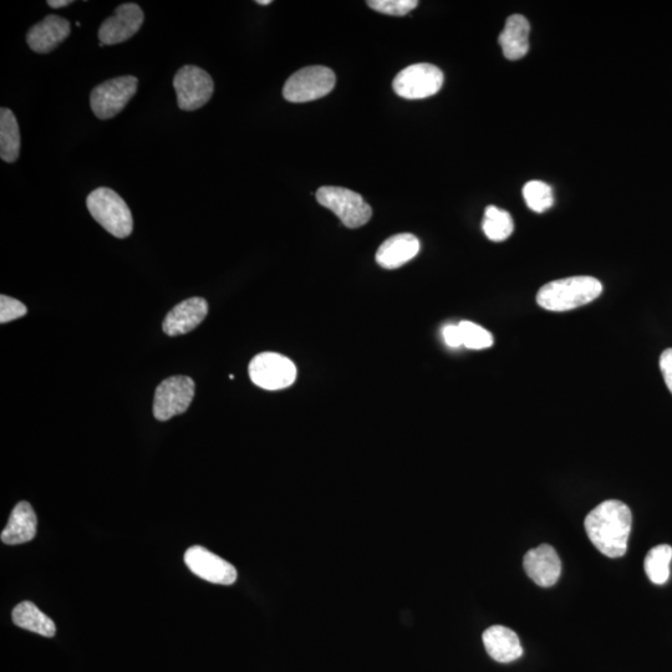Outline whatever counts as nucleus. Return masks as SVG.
Wrapping results in <instances>:
<instances>
[{
	"label": "nucleus",
	"mask_w": 672,
	"mask_h": 672,
	"mask_svg": "<svg viewBox=\"0 0 672 672\" xmlns=\"http://www.w3.org/2000/svg\"><path fill=\"white\" fill-rule=\"evenodd\" d=\"M633 516L625 503L609 500L600 503L585 517V532L590 542L604 556L623 557L628 551V541Z\"/></svg>",
	"instance_id": "f257e3e1"
},
{
	"label": "nucleus",
	"mask_w": 672,
	"mask_h": 672,
	"mask_svg": "<svg viewBox=\"0 0 672 672\" xmlns=\"http://www.w3.org/2000/svg\"><path fill=\"white\" fill-rule=\"evenodd\" d=\"M602 292L603 285L597 278L570 277L543 285L537 294V303L549 312H569L594 302Z\"/></svg>",
	"instance_id": "f03ea898"
},
{
	"label": "nucleus",
	"mask_w": 672,
	"mask_h": 672,
	"mask_svg": "<svg viewBox=\"0 0 672 672\" xmlns=\"http://www.w3.org/2000/svg\"><path fill=\"white\" fill-rule=\"evenodd\" d=\"M86 206L91 217L116 238H127L134 229V220L126 202L110 188L100 187L90 193Z\"/></svg>",
	"instance_id": "7ed1b4c3"
},
{
	"label": "nucleus",
	"mask_w": 672,
	"mask_h": 672,
	"mask_svg": "<svg viewBox=\"0 0 672 672\" xmlns=\"http://www.w3.org/2000/svg\"><path fill=\"white\" fill-rule=\"evenodd\" d=\"M334 71L325 66H308L294 73L283 88L284 99L289 103H309L324 98L335 88Z\"/></svg>",
	"instance_id": "20e7f679"
},
{
	"label": "nucleus",
	"mask_w": 672,
	"mask_h": 672,
	"mask_svg": "<svg viewBox=\"0 0 672 672\" xmlns=\"http://www.w3.org/2000/svg\"><path fill=\"white\" fill-rule=\"evenodd\" d=\"M317 200L320 205L338 216L348 228L363 227L373 216V210L364 198L348 188L333 186L319 188Z\"/></svg>",
	"instance_id": "39448f33"
},
{
	"label": "nucleus",
	"mask_w": 672,
	"mask_h": 672,
	"mask_svg": "<svg viewBox=\"0 0 672 672\" xmlns=\"http://www.w3.org/2000/svg\"><path fill=\"white\" fill-rule=\"evenodd\" d=\"M249 378L258 388L278 391L289 388L297 380V366L287 356L262 353L249 364Z\"/></svg>",
	"instance_id": "423d86ee"
},
{
	"label": "nucleus",
	"mask_w": 672,
	"mask_h": 672,
	"mask_svg": "<svg viewBox=\"0 0 672 672\" xmlns=\"http://www.w3.org/2000/svg\"><path fill=\"white\" fill-rule=\"evenodd\" d=\"M444 80V73L437 66L427 63L414 64L396 75L392 88L401 98L420 100L439 93Z\"/></svg>",
	"instance_id": "0eeeda50"
},
{
	"label": "nucleus",
	"mask_w": 672,
	"mask_h": 672,
	"mask_svg": "<svg viewBox=\"0 0 672 672\" xmlns=\"http://www.w3.org/2000/svg\"><path fill=\"white\" fill-rule=\"evenodd\" d=\"M137 85H139V80L131 75L105 81L96 86L91 93V110L100 120L112 119L119 115L134 98Z\"/></svg>",
	"instance_id": "6e6552de"
},
{
	"label": "nucleus",
	"mask_w": 672,
	"mask_h": 672,
	"mask_svg": "<svg viewBox=\"0 0 672 672\" xmlns=\"http://www.w3.org/2000/svg\"><path fill=\"white\" fill-rule=\"evenodd\" d=\"M173 88L177 94L178 108L195 111L211 100L215 84L207 71L195 65H186L177 71Z\"/></svg>",
	"instance_id": "1a4fd4ad"
},
{
	"label": "nucleus",
	"mask_w": 672,
	"mask_h": 672,
	"mask_svg": "<svg viewBox=\"0 0 672 672\" xmlns=\"http://www.w3.org/2000/svg\"><path fill=\"white\" fill-rule=\"evenodd\" d=\"M195 381L188 376H172L157 386L154 400V415L159 421H167L186 412L195 397Z\"/></svg>",
	"instance_id": "9d476101"
},
{
	"label": "nucleus",
	"mask_w": 672,
	"mask_h": 672,
	"mask_svg": "<svg viewBox=\"0 0 672 672\" xmlns=\"http://www.w3.org/2000/svg\"><path fill=\"white\" fill-rule=\"evenodd\" d=\"M185 563L193 574L207 582L220 585H232L237 582V569L227 560L201 546L188 549Z\"/></svg>",
	"instance_id": "9b49d317"
},
{
	"label": "nucleus",
	"mask_w": 672,
	"mask_h": 672,
	"mask_svg": "<svg viewBox=\"0 0 672 672\" xmlns=\"http://www.w3.org/2000/svg\"><path fill=\"white\" fill-rule=\"evenodd\" d=\"M145 22V15L139 5L125 3L115 9L99 29L100 43L116 45L126 42L139 32Z\"/></svg>",
	"instance_id": "f8f14e48"
},
{
	"label": "nucleus",
	"mask_w": 672,
	"mask_h": 672,
	"mask_svg": "<svg viewBox=\"0 0 672 672\" xmlns=\"http://www.w3.org/2000/svg\"><path fill=\"white\" fill-rule=\"evenodd\" d=\"M523 567L528 577L543 588L553 587L562 573V562L558 553L549 544H541L527 552L523 559Z\"/></svg>",
	"instance_id": "ddd939ff"
},
{
	"label": "nucleus",
	"mask_w": 672,
	"mask_h": 672,
	"mask_svg": "<svg viewBox=\"0 0 672 672\" xmlns=\"http://www.w3.org/2000/svg\"><path fill=\"white\" fill-rule=\"evenodd\" d=\"M70 32L71 27L68 20L58 15H48L29 30L27 43L35 53H52L65 39H68Z\"/></svg>",
	"instance_id": "4468645a"
},
{
	"label": "nucleus",
	"mask_w": 672,
	"mask_h": 672,
	"mask_svg": "<svg viewBox=\"0 0 672 672\" xmlns=\"http://www.w3.org/2000/svg\"><path fill=\"white\" fill-rule=\"evenodd\" d=\"M207 314L208 303L205 299H187L167 314L162 329L168 336L187 334L196 329L206 319Z\"/></svg>",
	"instance_id": "2eb2a0df"
},
{
	"label": "nucleus",
	"mask_w": 672,
	"mask_h": 672,
	"mask_svg": "<svg viewBox=\"0 0 672 672\" xmlns=\"http://www.w3.org/2000/svg\"><path fill=\"white\" fill-rule=\"evenodd\" d=\"M419 252L420 241L414 234H395L381 244L376 253V262L385 269H396L409 263Z\"/></svg>",
	"instance_id": "dca6fc26"
},
{
	"label": "nucleus",
	"mask_w": 672,
	"mask_h": 672,
	"mask_svg": "<svg viewBox=\"0 0 672 672\" xmlns=\"http://www.w3.org/2000/svg\"><path fill=\"white\" fill-rule=\"evenodd\" d=\"M482 639L488 655L498 663H512L523 655L518 635L507 626H491L483 633Z\"/></svg>",
	"instance_id": "f3484780"
},
{
	"label": "nucleus",
	"mask_w": 672,
	"mask_h": 672,
	"mask_svg": "<svg viewBox=\"0 0 672 672\" xmlns=\"http://www.w3.org/2000/svg\"><path fill=\"white\" fill-rule=\"evenodd\" d=\"M37 524V514L30 503L20 502L10 514L9 522L0 539L8 546H18V544L33 541L37 536Z\"/></svg>",
	"instance_id": "a211bd4d"
},
{
	"label": "nucleus",
	"mask_w": 672,
	"mask_h": 672,
	"mask_svg": "<svg viewBox=\"0 0 672 672\" xmlns=\"http://www.w3.org/2000/svg\"><path fill=\"white\" fill-rule=\"evenodd\" d=\"M529 33L528 20L521 14L511 15L498 38L504 58L512 61L524 58L529 50Z\"/></svg>",
	"instance_id": "6ab92c4d"
},
{
	"label": "nucleus",
	"mask_w": 672,
	"mask_h": 672,
	"mask_svg": "<svg viewBox=\"0 0 672 672\" xmlns=\"http://www.w3.org/2000/svg\"><path fill=\"white\" fill-rule=\"evenodd\" d=\"M13 623L19 628L33 631L45 638H53L56 634L54 621L40 612L37 605L32 602H23L13 610Z\"/></svg>",
	"instance_id": "aec40b11"
},
{
	"label": "nucleus",
	"mask_w": 672,
	"mask_h": 672,
	"mask_svg": "<svg viewBox=\"0 0 672 672\" xmlns=\"http://www.w3.org/2000/svg\"><path fill=\"white\" fill-rule=\"evenodd\" d=\"M20 152V131L17 117L12 110H0V157L8 164L18 160Z\"/></svg>",
	"instance_id": "412c9836"
},
{
	"label": "nucleus",
	"mask_w": 672,
	"mask_h": 672,
	"mask_svg": "<svg viewBox=\"0 0 672 672\" xmlns=\"http://www.w3.org/2000/svg\"><path fill=\"white\" fill-rule=\"evenodd\" d=\"M672 547L669 544H660L650 549L646 554L644 568L648 578L656 585H663L670 578V563Z\"/></svg>",
	"instance_id": "4be33fe9"
},
{
	"label": "nucleus",
	"mask_w": 672,
	"mask_h": 672,
	"mask_svg": "<svg viewBox=\"0 0 672 672\" xmlns=\"http://www.w3.org/2000/svg\"><path fill=\"white\" fill-rule=\"evenodd\" d=\"M482 229L492 242L506 241L514 231V222L507 211L488 206L483 217Z\"/></svg>",
	"instance_id": "5701e85b"
},
{
	"label": "nucleus",
	"mask_w": 672,
	"mask_h": 672,
	"mask_svg": "<svg viewBox=\"0 0 672 672\" xmlns=\"http://www.w3.org/2000/svg\"><path fill=\"white\" fill-rule=\"evenodd\" d=\"M523 197L533 212L543 213L554 205L552 187L542 181H531L523 187Z\"/></svg>",
	"instance_id": "b1692460"
},
{
	"label": "nucleus",
	"mask_w": 672,
	"mask_h": 672,
	"mask_svg": "<svg viewBox=\"0 0 672 672\" xmlns=\"http://www.w3.org/2000/svg\"><path fill=\"white\" fill-rule=\"evenodd\" d=\"M461 330L462 346L471 350H483L491 348L493 345V336L488 330L472 322H461L458 324Z\"/></svg>",
	"instance_id": "393cba45"
},
{
	"label": "nucleus",
	"mask_w": 672,
	"mask_h": 672,
	"mask_svg": "<svg viewBox=\"0 0 672 672\" xmlns=\"http://www.w3.org/2000/svg\"><path fill=\"white\" fill-rule=\"evenodd\" d=\"M368 5L379 13L404 17L416 9L419 2L417 0H370Z\"/></svg>",
	"instance_id": "a878e982"
},
{
	"label": "nucleus",
	"mask_w": 672,
	"mask_h": 672,
	"mask_svg": "<svg viewBox=\"0 0 672 672\" xmlns=\"http://www.w3.org/2000/svg\"><path fill=\"white\" fill-rule=\"evenodd\" d=\"M28 313L27 307L19 300L10 298L8 295L0 297V323L7 324L23 318Z\"/></svg>",
	"instance_id": "bb28decb"
},
{
	"label": "nucleus",
	"mask_w": 672,
	"mask_h": 672,
	"mask_svg": "<svg viewBox=\"0 0 672 672\" xmlns=\"http://www.w3.org/2000/svg\"><path fill=\"white\" fill-rule=\"evenodd\" d=\"M442 338H444L445 343L450 346V348H460L462 346V336L460 327L458 324L446 325L442 329Z\"/></svg>",
	"instance_id": "cd10ccee"
},
{
	"label": "nucleus",
	"mask_w": 672,
	"mask_h": 672,
	"mask_svg": "<svg viewBox=\"0 0 672 672\" xmlns=\"http://www.w3.org/2000/svg\"><path fill=\"white\" fill-rule=\"evenodd\" d=\"M660 370L666 386L672 394V349H666L660 356Z\"/></svg>",
	"instance_id": "c85d7f7f"
},
{
	"label": "nucleus",
	"mask_w": 672,
	"mask_h": 672,
	"mask_svg": "<svg viewBox=\"0 0 672 672\" xmlns=\"http://www.w3.org/2000/svg\"><path fill=\"white\" fill-rule=\"evenodd\" d=\"M47 4L50 8L60 9L68 7V5L73 4L71 0H48Z\"/></svg>",
	"instance_id": "c756f323"
},
{
	"label": "nucleus",
	"mask_w": 672,
	"mask_h": 672,
	"mask_svg": "<svg viewBox=\"0 0 672 672\" xmlns=\"http://www.w3.org/2000/svg\"><path fill=\"white\" fill-rule=\"evenodd\" d=\"M256 3L259 5H269L272 4V0H257Z\"/></svg>",
	"instance_id": "7c9ffc66"
}]
</instances>
